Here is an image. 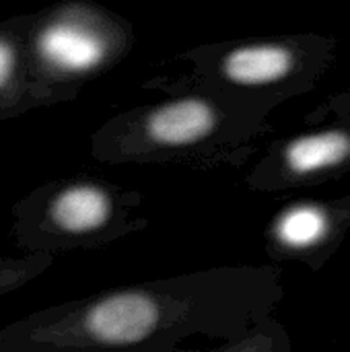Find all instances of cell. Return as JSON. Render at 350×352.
I'll return each instance as SVG.
<instances>
[{
	"label": "cell",
	"instance_id": "6da1fadb",
	"mask_svg": "<svg viewBox=\"0 0 350 352\" xmlns=\"http://www.w3.org/2000/svg\"><path fill=\"white\" fill-rule=\"evenodd\" d=\"M161 311L153 297L126 291L93 303L85 318V332L99 344L130 346L144 342L159 326Z\"/></svg>",
	"mask_w": 350,
	"mask_h": 352
},
{
	"label": "cell",
	"instance_id": "277c9868",
	"mask_svg": "<svg viewBox=\"0 0 350 352\" xmlns=\"http://www.w3.org/2000/svg\"><path fill=\"white\" fill-rule=\"evenodd\" d=\"M295 58L278 43H254L229 52L223 58V74L237 85H266L285 78Z\"/></svg>",
	"mask_w": 350,
	"mask_h": 352
},
{
	"label": "cell",
	"instance_id": "5b68a950",
	"mask_svg": "<svg viewBox=\"0 0 350 352\" xmlns=\"http://www.w3.org/2000/svg\"><path fill=\"white\" fill-rule=\"evenodd\" d=\"M50 212L60 229L87 233L105 225L111 212V202L97 186H72L56 196Z\"/></svg>",
	"mask_w": 350,
	"mask_h": 352
},
{
	"label": "cell",
	"instance_id": "52a82bcc",
	"mask_svg": "<svg viewBox=\"0 0 350 352\" xmlns=\"http://www.w3.org/2000/svg\"><path fill=\"white\" fill-rule=\"evenodd\" d=\"M328 217L316 206H297L285 212L276 225L278 239L289 248H311L328 233Z\"/></svg>",
	"mask_w": 350,
	"mask_h": 352
},
{
	"label": "cell",
	"instance_id": "8992f818",
	"mask_svg": "<svg viewBox=\"0 0 350 352\" xmlns=\"http://www.w3.org/2000/svg\"><path fill=\"white\" fill-rule=\"evenodd\" d=\"M349 155V136L338 130H328L295 138L285 148V163L291 171L299 175H309L340 165Z\"/></svg>",
	"mask_w": 350,
	"mask_h": 352
},
{
	"label": "cell",
	"instance_id": "ba28073f",
	"mask_svg": "<svg viewBox=\"0 0 350 352\" xmlns=\"http://www.w3.org/2000/svg\"><path fill=\"white\" fill-rule=\"evenodd\" d=\"M12 66H14V52H12L10 43L0 39V87L12 74Z\"/></svg>",
	"mask_w": 350,
	"mask_h": 352
},
{
	"label": "cell",
	"instance_id": "3957f363",
	"mask_svg": "<svg viewBox=\"0 0 350 352\" xmlns=\"http://www.w3.org/2000/svg\"><path fill=\"white\" fill-rule=\"evenodd\" d=\"M39 54L66 72L93 70L105 58V43L89 29L70 23H54L39 35Z\"/></svg>",
	"mask_w": 350,
	"mask_h": 352
},
{
	"label": "cell",
	"instance_id": "7a4b0ae2",
	"mask_svg": "<svg viewBox=\"0 0 350 352\" xmlns=\"http://www.w3.org/2000/svg\"><path fill=\"white\" fill-rule=\"evenodd\" d=\"M217 126L215 109L196 97L155 107L144 122L146 136L161 146H188L206 138Z\"/></svg>",
	"mask_w": 350,
	"mask_h": 352
}]
</instances>
